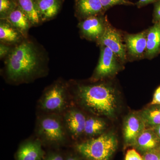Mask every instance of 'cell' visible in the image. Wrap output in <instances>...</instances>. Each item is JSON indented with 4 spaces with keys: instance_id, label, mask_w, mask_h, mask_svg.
Here are the masks:
<instances>
[{
    "instance_id": "6da1fadb",
    "label": "cell",
    "mask_w": 160,
    "mask_h": 160,
    "mask_svg": "<svg viewBox=\"0 0 160 160\" xmlns=\"http://www.w3.org/2000/svg\"><path fill=\"white\" fill-rule=\"evenodd\" d=\"M78 96L81 104L96 115L111 117L117 110V94L114 88L109 85L79 86Z\"/></svg>"
},
{
    "instance_id": "7a4b0ae2",
    "label": "cell",
    "mask_w": 160,
    "mask_h": 160,
    "mask_svg": "<svg viewBox=\"0 0 160 160\" xmlns=\"http://www.w3.org/2000/svg\"><path fill=\"white\" fill-rule=\"evenodd\" d=\"M37 50L33 44L24 42L10 52L6 62L8 77L14 81L26 79L34 74L40 66Z\"/></svg>"
},
{
    "instance_id": "3957f363",
    "label": "cell",
    "mask_w": 160,
    "mask_h": 160,
    "mask_svg": "<svg viewBox=\"0 0 160 160\" xmlns=\"http://www.w3.org/2000/svg\"><path fill=\"white\" fill-rule=\"evenodd\" d=\"M117 147L116 137L108 132L78 144L76 148L88 160H110Z\"/></svg>"
},
{
    "instance_id": "277c9868",
    "label": "cell",
    "mask_w": 160,
    "mask_h": 160,
    "mask_svg": "<svg viewBox=\"0 0 160 160\" xmlns=\"http://www.w3.org/2000/svg\"><path fill=\"white\" fill-rule=\"evenodd\" d=\"M66 104V89L61 84H55L47 89L40 102L44 111L57 112L62 111Z\"/></svg>"
},
{
    "instance_id": "5b68a950",
    "label": "cell",
    "mask_w": 160,
    "mask_h": 160,
    "mask_svg": "<svg viewBox=\"0 0 160 160\" xmlns=\"http://www.w3.org/2000/svg\"><path fill=\"white\" fill-rule=\"evenodd\" d=\"M118 59L111 49L106 46H102L99 60L92 79L94 80L102 79L115 74L120 68Z\"/></svg>"
},
{
    "instance_id": "8992f818",
    "label": "cell",
    "mask_w": 160,
    "mask_h": 160,
    "mask_svg": "<svg viewBox=\"0 0 160 160\" xmlns=\"http://www.w3.org/2000/svg\"><path fill=\"white\" fill-rule=\"evenodd\" d=\"M38 132L44 139L49 142H62L65 139V130L62 122L53 117H46L40 120Z\"/></svg>"
},
{
    "instance_id": "52a82bcc",
    "label": "cell",
    "mask_w": 160,
    "mask_h": 160,
    "mask_svg": "<svg viewBox=\"0 0 160 160\" xmlns=\"http://www.w3.org/2000/svg\"><path fill=\"white\" fill-rule=\"evenodd\" d=\"M146 128L140 112L129 113L125 119L123 126V136L125 143L132 146L139 135Z\"/></svg>"
},
{
    "instance_id": "ba28073f",
    "label": "cell",
    "mask_w": 160,
    "mask_h": 160,
    "mask_svg": "<svg viewBox=\"0 0 160 160\" xmlns=\"http://www.w3.org/2000/svg\"><path fill=\"white\" fill-rule=\"evenodd\" d=\"M102 15L84 19L79 24L80 31L84 37L92 41H99L106 28Z\"/></svg>"
},
{
    "instance_id": "9c48e42d",
    "label": "cell",
    "mask_w": 160,
    "mask_h": 160,
    "mask_svg": "<svg viewBox=\"0 0 160 160\" xmlns=\"http://www.w3.org/2000/svg\"><path fill=\"white\" fill-rule=\"evenodd\" d=\"M122 39L118 31L108 26H106L104 34L98 42L102 46H106L111 49L118 58L123 62L126 59V51Z\"/></svg>"
},
{
    "instance_id": "30bf717a",
    "label": "cell",
    "mask_w": 160,
    "mask_h": 160,
    "mask_svg": "<svg viewBox=\"0 0 160 160\" xmlns=\"http://www.w3.org/2000/svg\"><path fill=\"white\" fill-rule=\"evenodd\" d=\"M75 9L77 16L84 19L105 12L100 0H75Z\"/></svg>"
},
{
    "instance_id": "8fae6325",
    "label": "cell",
    "mask_w": 160,
    "mask_h": 160,
    "mask_svg": "<svg viewBox=\"0 0 160 160\" xmlns=\"http://www.w3.org/2000/svg\"><path fill=\"white\" fill-rule=\"evenodd\" d=\"M132 146L144 153L160 147V139L152 128H146L138 136Z\"/></svg>"
},
{
    "instance_id": "7c38bea8",
    "label": "cell",
    "mask_w": 160,
    "mask_h": 160,
    "mask_svg": "<svg viewBox=\"0 0 160 160\" xmlns=\"http://www.w3.org/2000/svg\"><path fill=\"white\" fill-rule=\"evenodd\" d=\"M86 120L83 113L77 109H72L66 113V126L73 137H79L84 133Z\"/></svg>"
},
{
    "instance_id": "4fadbf2b",
    "label": "cell",
    "mask_w": 160,
    "mask_h": 160,
    "mask_svg": "<svg viewBox=\"0 0 160 160\" xmlns=\"http://www.w3.org/2000/svg\"><path fill=\"white\" fill-rule=\"evenodd\" d=\"M41 21H49L57 15L64 0H35Z\"/></svg>"
},
{
    "instance_id": "5bb4252c",
    "label": "cell",
    "mask_w": 160,
    "mask_h": 160,
    "mask_svg": "<svg viewBox=\"0 0 160 160\" xmlns=\"http://www.w3.org/2000/svg\"><path fill=\"white\" fill-rule=\"evenodd\" d=\"M126 46L129 54L135 57L142 56L146 52L147 32L129 34L126 38Z\"/></svg>"
},
{
    "instance_id": "9a60e30c",
    "label": "cell",
    "mask_w": 160,
    "mask_h": 160,
    "mask_svg": "<svg viewBox=\"0 0 160 160\" xmlns=\"http://www.w3.org/2000/svg\"><path fill=\"white\" fill-rule=\"evenodd\" d=\"M44 152L38 141H30L22 144L17 152V160H42Z\"/></svg>"
},
{
    "instance_id": "2e32d148",
    "label": "cell",
    "mask_w": 160,
    "mask_h": 160,
    "mask_svg": "<svg viewBox=\"0 0 160 160\" xmlns=\"http://www.w3.org/2000/svg\"><path fill=\"white\" fill-rule=\"evenodd\" d=\"M160 53V22L154 23L147 32L146 57L151 59Z\"/></svg>"
},
{
    "instance_id": "e0dca14e",
    "label": "cell",
    "mask_w": 160,
    "mask_h": 160,
    "mask_svg": "<svg viewBox=\"0 0 160 160\" xmlns=\"http://www.w3.org/2000/svg\"><path fill=\"white\" fill-rule=\"evenodd\" d=\"M4 20L8 21L22 34L27 32L31 24L25 12L18 6Z\"/></svg>"
},
{
    "instance_id": "ac0fdd59",
    "label": "cell",
    "mask_w": 160,
    "mask_h": 160,
    "mask_svg": "<svg viewBox=\"0 0 160 160\" xmlns=\"http://www.w3.org/2000/svg\"><path fill=\"white\" fill-rule=\"evenodd\" d=\"M0 25V39L5 43L12 44L21 38V33L6 20L2 19Z\"/></svg>"
},
{
    "instance_id": "d6986e66",
    "label": "cell",
    "mask_w": 160,
    "mask_h": 160,
    "mask_svg": "<svg viewBox=\"0 0 160 160\" xmlns=\"http://www.w3.org/2000/svg\"><path fill=\"white\" fill-rule=\"evenodd\" d=\"M17 2L31 24L38 25L41 22L35 0H17Z\"/></svg>"
},
{
    "instance_id": "ffe728a7",
    "label": "cell",
    "mask_w": 160,
    "mask_h": 160,
    "mask_svg": "<svg viewBox=\"0 0 160 160\" xmlns=\"http://www.w3.org/2000/svg\"><path fill=\"white\" fill-rule=\"evenodd\" d=\"M146 128H152L160 124V105H150L140 111Z\"/></svg>"
},
{
    "instance_id": "44dd1931",
    "label": "cell",
    "mask_w": 160,
    "mask_h": 160,
    "mask_svg": "<svg viewBox=\"0 0 160 160\" xmlns=\"http://www.w3.org/2000/svg\"><path fill=\"white\" fill-rule=\"evenodd\" d=\"M106 124L104 120L99 118H86L84 133L89 137H93L102 133L106 129Z\"/></svg>"
},
{
    "instance_id": "7402d4cb",
    "label": "cell",
    "mask_w": 160,
    "mask_h": 160,
    "mask_svg": "<svg viewBox=\"0 0 160 160\" xmlns=\"http://www.w3.org/2000/svg\"><path fill=\"white\" fill-rule=\"evenodd\" d=\"M18 6L17 0H0L1 19H6L8 15Z\"/></svg>"
},
{
    "instance_id": "603a6c76",
    "label": "cell",
    "mask_w": 160,
    "mask_h": 160,
    "mask_svg": "<svg viewBox=\"0 0 160 160\" xmlns=\"http://www.w3.org/2000/svg\"><path fill=\"white\" fill-rule=\"evenodd\" d=\"M104 10L117 5H133V3L129 2V0H100Z\"/></svg>"
},
{
    "instance_id": "cb8c5ba5",
    "label": "cell",
    "mask_w": 160,
    "mask_h": 160,
    "mask_svg": "<svg viewBox=\"0 0 160 160\" xmlns=\"http://www.w3.org/2000/svg\"><path fill=\"white\" fill-rule=\"evenodd\" d=\"M160 158V146L156 149L144 152L143 160H158Z\"/></svg>"
},
{
    "instance_id": "d4e9b609",
    "label": "cell",
    "mask_w": 160,
    "mask_h": 160,
    "mask_svg": "<svg viewBox=\"0 0 160 160\" xmlns=\"http://www.w3.org/2000/svg\"><path fill=\"white\" fill-rule=\"evenodd\" d=\"M125 160H143L142 157L134 149H129L126 152Z\"/></svg>"
},
{
    "instance_id": "484cf974",
    "label": "cell",
    "mask_w": 160,
    "mask_h": 160,
    "mask_svg": "<svg viewBox=\"0 0 160 160\" xmlns=\"http://www.w3.org/2000/svg\"><path fill=\"white\" fill-rule=\"evenodd\" d=\"M153 21L154 23L160 22V1L154 3Z\"/></svg>"
},
{
    "instance_id": "4316f807",
    "label": "cell",
    "mask_w": 160,
    "mask_h": 160,
    "mask_svg": "<svg viewBox=\"0 0 160 160\" xmlns=\"http://www.w3.org/2000/svg\"><path fill=\"white\" fill-rule=\"evenodd\" d=\"M160 105V86L155 91L150 105Z\"/></svg>"
},
{
    "instance_id": "83f0119b",
    "label": "cell",
    "mask_w": 160,
    "mask_h": 160,
    "mask_svg": "<svg viewBox=\"0 0 160 160\" xmlns=\"http://www.w3.org/2000/svg\"><path fill=\"white\" fill-rule=\"evenodd\" d=\"M159 1L160 0H138L137 6L138 8H141L152 3H155Z\"/></svg>"
},
{
    "instance_id": "f1b7e54d",
    "label": "cell",
    "mask_w": 160,
    "mask_h": 160,
    "mask_svg": "<svg viewBox=\"0 0 160 160\" xmlns=\"http://www.w3.org/2000/svg\"><path fill=\"white\" fill-rule=\"evenodd\" d=\"M9 51V48L8 46H5L4 44H1L0 45V57L3 58L8 54Z\"/></svg>"
},
{
    "instance_id": "f546056e",
    "label": "cell",
    "mask_w": 160,
    "mask_h": 160,
    "mask_svg": "<svg viewBox=\"0 0 160 160\" xmlns=\"http://www.w3.org/2000/svg\"><path fill=\"white\" fill-rule=\"evenodd\" d=\"M45 160H64L62 156L57 153H52L48 156Z\"/></svg>"
},
{
    "instance_id": "4dcf8cb0",
    "label": "cell",
    "mask_w": 160,
    "mask_h": 160,
    "mask_svg": "<svg viewBox=\"0 0 160 160\" xmlns=\"http://www.w3.org/2000/svg\"><path fill=\"white\" fill-rule=\"evenodd\" d=\"M155 132L157 135L158 136L160 139V124L156 126H155L152 128Z\"/></svg>"
},
{
    "instance_id": "1f68e13d",
    "label": "cell",
    "mask_w": 160,
    "mask_h": 160,
    "mask_svg": "<svg viewBox=\"0 0 160 160\" xmlns=\"http://www.w3.org/2000/svg\"><path fill=\"white\" fill-rule=\"evenodd\" d=\"M66 160H82L80 159L79 158L77 157H69L67 158V159Z\"/></svg>"
},
{
    "instance_id": "d6a6232c",
    "label": "cell",
    "mask_w": 160,
    "mask_h": 160,
    "mask_svg": "<svg viewBox=\"0 0 160 160\" xmlns=\"http://www.w3.org/2000/svg\"><path fill=\"white\" fill-rule=\"evenodd\" d=\"M158 160H160V158H159V159Z\"/></svg>"
}]
</instances>
